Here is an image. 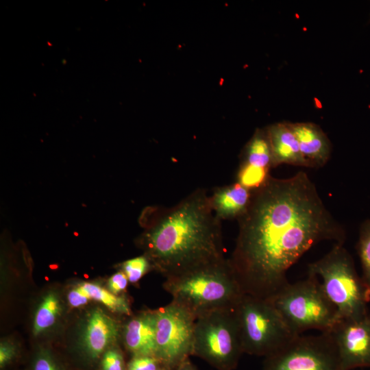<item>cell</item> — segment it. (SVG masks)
I'll list each match as a JSON object with an SVG mask.
<instances>
[{"label":"cell","mask_w":370,"mask_h":370,"mask_svg":"<svg viewBox=\"0 0 370 370\" xmlns=\"http://www.w3.org/2000/svg\"><path fill=\"white\" fill-rule=\"evenodd\" d=\"M159 360L151 356H134L127 365V370H158Z\"/></svg>","instance_id":"cell-22"},{"label":"cell","mask_w":370,"mask_h":370,"mask_svg":"<svg viewBox=\"0 0 370 370\" xmlns=\"http://www.w3.org/2000/svg\"><path fill=\"white\" fill-rule=\"evenodd\" d=\"M288 123L310 167L324 166L330 156L331 143L322 129L313 123Z\"/></svg>","instance_id":"cell-11"},{"label":"cell","mask_w":370,"mask_h":370,"mask_svg":"<svg viewBox=\"0 0 370 370\" xmlns=\"http://www.w3.org/2000/svg\"><path fill=\"white\" fill-rule=\"evenodd\" d=\"M269 300L299 335L313 329L328 332L341 320L337 309L312 275L293 284L288 282Z\"/></svg>","instance_id":"cell-6"},{"label":"cell","mask_w":370,"mask_h":370,"mask_svg":"<svg viewBox=\"0 0 370 370\" xmlns=\"http://www.w3.org/2000/svg\"><path fill=\"white\" fill-rule=\"evenodd\" d=\"M163 287L172 301L195 318L212 310L234 308L244 294L225 257L166 278Z\"/></svg>","instance_id":"cell-3"},{"label":"cell","mask_w":370,"mask_h":370,"mask_svg":"<svg viewBox=\"0 0 370 370\" xmlns=\"http://www.w3.org/2000/svg\"><path fill=\"white\" fill-rule=\"evenodd\" d=\"M243 352L234 308L219 309L197 317L193 353L221 368L234 367Z\"/></svg>","instance_id":"cell-7"},{"label":"cell","mask_w":370,"mask_h":370,"mask_svg":"<svg viewBox=\"0 0 370 370\" xmlns=\"http://www.w3.org/2000/svg\"><path fill=\"white\" fill-rule=\"evenodd\" d=\"M151 267L146 256H138L125 261L121 266L122 271L131 283H136Z\"/></svg>","instance_id":"cell-20"},{"label":"cell","mask_w":370,"mask_h":370,"mask_svg":"<svg viewBox=\"0 0 370 370\" xmlns=\"http://www.w3.org/2000/svg\"><path fill=\"white\" fill-rule=\"evenodd\" d=\"M34 370H61L56 362L47 352L42 351L38 355Z\"/></svg>","instance_id":"cell-25"},{"label":"cell","mask_w":370,"mask_h":370,"mask_svg":"<svg viewBox=\"0 0 370 370\" xmlns=\"http://www.w3.org/2000/svg\"><path fill=\"white\" fill-rule=\"evenodd\" d=\"M264 370H345L336 346L327 332L298 335L287 345L267 356Z\"/></svg>","instance_id":"cell-8"},{"label":"cell","mask_w":370,"mask_h":370,"mask_svg":"<svg viewBox=\"0 0 370 370\" xmlns=\"http://www.w3.org/2000/svg\"><path fill=\"white\" fill-rule=\"evenodd\" d=\"M62 310L57 295L49 293L38 306L34 319L33 333L37 336L54 325Z\"/></svg>","instance_id":"cell-18"},{"label":"cell","mask_w":370,"mask_h":370,"mask_svg":"<svg viewBox=\"0 0 370 370\" xmlns=\"http://www.w3.org/2000/svg\"><path fill=\"white\" fill-rule=\"evenodd\" d=\"M153 212L142 241L151 267L166 278L224 257L221 221L206 190Z\"/></svg>","instance_id":"cell-2"},{"label":"cell","mask_w":370,"mask_h":370,"mask_svg":"<svg viewBox=\"0 0 370 370\" xmlns=\"http://www.w3.org/2000/svg\"><path fill=\"white\" fill-rule=\"evenodd\" d=\"M234 310L243 352L267 357L299 335L269 299L243 294Z\"/></svg>","instance_id":"cell-5"},{"label":"cell","mask_w":370,"mask_h":370,"mask_svg":"<svg viewBox=\"0 0 370 370\" xmlns=\"http://www.w3.org/2000/svg\"><path fill=\"white\" fill-rule=\"evenodd\" d=\"M128 282L126 275L122 271H118L109 278L108 290L115 295H118L125 290Z\"/></svg>","instance_id":"cell-24"},{"label":"cell","mask_w":370,"mask_h":370,"mask_svg":"<svg viewBox=\"0 0 370 370\" xmlns=\"http://www.w3.org/2000/svg\"><path fill=\"white\" fill-rule=\"evenodd\" d=\"M153 312L155 357L169 367L181 365L193 353L195 317L174 301Z\"/></svg>","instance_id":"cell-9"},{"label":"cell","mask_w":370,"mask_h":370,"mask_svg":"<svg viewBox=\"0 0 370 370\" xmlns=\"http://www.w3.org/2000/svg\"><path fill=\"white\" fill-rule=\"evenodd\" d=\"M67 299L71 307L79 308L88 304L91 300V298L81 286L78 284L69 292Z\"/></svg>","instance_id":"cell-23"},{"label":"cell","mask_w":370,"mask_h":370,"mask_svg":"<svg viewBox=\"0 0 370 370\" xmlns=\"http://www.w3.org/2000/svg\"><path fill=\"white\" fill-rule=\"evenodd\" d=\"M15 348L10 343L3 342L0 345V367L2 368L8 364L15 354Z\"/></svg>","instance_id":"cell-26"},{"label":"cell","mask_w":370,"mask_h":370,"mask_svg":"<svg viewBox=\"0 0 370 370\" xmlns=\"http://www.w3.org/2000/svg\"><path fill=\"white\" fill-rule=\"evenodd\" d=\"M342 319H358L368 314L370 288L357 273L353 260L343 243H335L325 256L308 265Z\"/></svg>","instance_id":"cell-4"},{"label":"cell","mask_w":370,"mask_h":370,"mask_svg":"<svg viewBox=\"0 0 370 370\" xmlns=\"http://www.w3.org/2000/svg\"><path fill=\"white\" fill-rule=\"evenodd\" d=\"M358 251L363 271V280L370 288V220L361 226Z\"/></svg>","instance_id":"cell-19"},{"label":"cell","mask_w":370,"mask_h":370,"mask_svg":"<svg viewBox=\"0 0 370 370\" xmlns=\"http://www.w3.org/2000/svg\"><path fill=\"white\" fill-rule=\"evenodd\" d=\"M229 261L244 294L270 299L288 284V269L323 240L343 243L345 232L304 171L271 176L252 191Z\"/></svg>","instance_id":"cell-1"},{"label":"cell","mask_w":370,"mask_h":370,"mask_svg":"<svg viewBox=\"0 0 370 370\" xmlns=\"http://www.w3.org/2000/svg\"><path fill=\"white\" fill-rule=\"evenodd\" d=\"M274 167L281 164L310 167L303 157L298 140L288 122L277 123L266 127Z\"/></svg>","instance_id":"cell-14"},{"label":"cell","mask_w":370,"mask_h":370,"mask_svg":"<svg viewBox=\"0 0 370 370\" xmlns=\"http://www.w3.org/2000/svg\"><path fill=\"white\" fill-rule=\"evenodd\" d=\"M102 370H124V360L121 352L116 349L106 352L101 362Z\"/></svg>","instance_id":"cell-21"},{"label":"cell","mask_w":370,"mask_h":370,"mask_svg":"<svg viewBox=\"0 0 370 370\" xmlns=\"http://www.w3.org/2000/svg\"><path fill=\"white\" fill-rule=\"evenodd\" d=\"M156 320L153 311L144 312L130 319L123 330V340L134 356L156 354Z\"/></svg>","instance_id":"cell-13"},{"label":"cell","mask_w":370,"mask_h":370,"mask_svg":"<svg viewBox=\"0 0 370 370\" xmlns=\"http://www.w3.org/2000/svg\"><path fill=\"white\" fill-rule=\"evenodd\" d=\"M326 332L336 346L345 370L370 367V314L342 319Z\"/></svg>","instance_id":"cell-10"},{"label":"cell","mask_w":370,"mask_h":370,"mask_svg":"<svg viewBox=\"0 0 370 370\" xmlns=\"http://www.w3.org/2000/svg\"><path fill=\"white\" fill-rule=\"evenodd\" d=\"M251 195L252 191L236 182L215 188L210 201L213 212L221 221L238 219L246 212Z\"/></svg>","instance_id":"cell-15"},{"label":"cell","mask_w":370,"mask_h":370,"mask_svg":"<svg viewBox=\"0 0 370 370\" xmlns=\"http://www.w3.org/2000/svg\"><path fill=\"white\" fill-rule=\"evenodd\" d=\"M79 285L91 299L101 303L111 311L125 315L131 314L130 301L125 296L115 295L95 283L85 282Z\"/></svg>","instance_id":"cell-17"},{"label":"cell","mask_w":370,"mask_h":370,"mask_svg":"<svg viewBox=\"0 0 370 370\" xmlns=\"http://www.w3.org/2000/svg\"><path fill=\"white\" fill-rule=\"evenodd\" d=\"M240 167L269 174L274 168L271 147L266 127L256 129L241 153Z\"/></svg>","instance_id":"cell-16"},{"label":"cell","mask_w":370,"mask_h":370,"mask_svg":"<svg viewBox=\"0 0 370 370\" xmlns=\"http://www.w3.org/2000/svg\"><path fill=\"white\" fill-rule=\"evenodd\" d=\"M119 334L118 322L100 309L89 315L82 336L84 346L92 358L98 357Z\"/></svg>","instance_id":"cell-12"}]
</instances>
